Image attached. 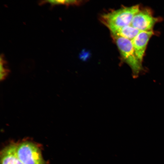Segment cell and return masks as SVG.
Returning a JSON list of instances; mask_svg holds the SVG:
<instances>
[{
    "label": "cell",
    "instance_id": "1",
    "mask_svg": "<svg viewBox=\"0 0 164 164\" xmlns=\"http://www.w3.org/2000/svg\"><path fill=\"white\" fill-rule=\"evenodd\" d=\"M138 5L124 7L104 14L101 20L113 32L118 29L130 25L135 15L140 10Z\"/></svg>",
    "mask_w": 164,
    "mask_h": 164
},
{
    "label": "cell",
    "instance_id": "2",
    "mask_svg": "<svg viewBox=\"0 0 164 164\" xmlns=\"http://www.w3.org/2000/svg\"><path fill=\"white\" fill-rule=\"evenodd\" d=\"M116 43L124 61L130 67L134 77L143 70L141 62L137 57L131 41L124 38L114 36Z\"/></svg>",
    "mask_w": 164,
    "mask_h": 164
},
{
    "label": "cell",
    "instance_id": "3",
    "mask_svg": "<svg viewBox=\"0 0 164 164\" xmlns=\"http://www.w3.org/2000/svg\"><path fill=\"white\" fill-rule=\"evenodd\" d=\"M16 152L23 164H43L40 150L32 142H26L17 145Z\"/></svg>",
    "mask_w": 164,
    "mask_h": 164
},
{
    "label": "cell",
    "instance_id": "4",
    "mask_svg": "<svg viewBox=\"0 0 164 164\" xmlns=\"http://www.w3.org/2000/svg\"><path fill=\"white\" fill-rule=\"evenodd\" d=\"M159 20L153 15L149 10H140L134 16L130 25L141 31H152Z\"/></svg>",
    "mask_w": 164,
    "mask_h": 164
},
{
    "label": "cell",
    "instance_id": "5",
    "mask_svg": "<svg viewBox=\"0 0 164 164\" xmlns=\"http://www.w3.org/2000/svg\"><path fill=\"white\" fill-rule=\"evenodd\" d=\"M153 31H141L131 41L136 55L142 62L148 42L153 35Z\"/></svg>",
    "mask_w": 164,
    "mask_h": 164
},
{
    "label": "cell",
    "instance_id": "6",
    "mask_svg": "<svg viewBox=\"0 0 164 164\" xmlns=\"http://www.w3.org/2000/svg\"><path fill=\"white\" fill-rule=\"evenodd\" d=\"M17 145L8 146L2 151L1 164H23L18 158L16 152Z\"/></svg>",
    "mask_w": 164,
    "mask_h": 164
},
{
    "label": "cell",
    "instance_id": "7",
    "mask_svg": "<svg viewBox=\"0 0 164 164\" xmlns=\"http://www.w3.org/2000/svg\"><path fill=\"white\" fill-rule=\"evenodd\" d=\"M140 32L130 25L112 32L113 36L122 37L132 40Z\"/></svg>",
    "mask_w": 164,
    "mask_h": 164
}]
</instances>
